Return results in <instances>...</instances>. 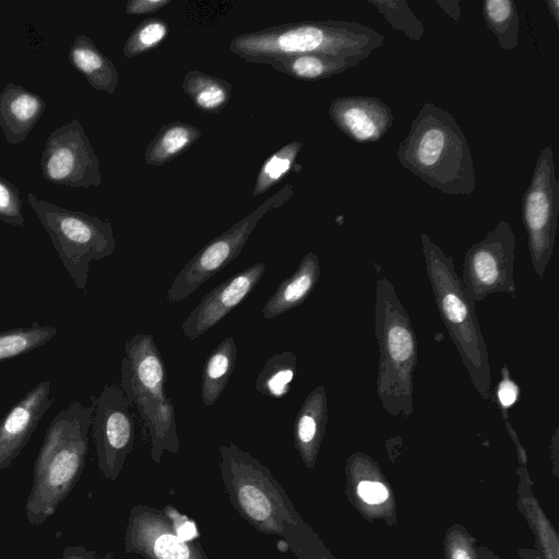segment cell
<instances>
[{
  "label": "cell",
  "instance_id": "9c48e42d",
  "mask_svg": "<svg viewBox=\"0 0 559 559\" xmlns=\"http://www.w3.org/2000/svg\"><path fill=\"white\" fill-rule=\"evenodd\" d=\"M521 209L531 263L537 277L543 278L555 247L559 211V183L551 146L544 147L537 156Z\"/></svg>",
  "mask_w": 559,
  "mask_h": 559
},
{
  "label": "cell",
  "instance_id": "ab89813d",
  "mask_svg": "<svg viewBox=\"0 0 559 559\" xmlns=\"http://www.w3.org/2000/svg\"><path fill=\"white\" fill-rule=\"evenodd\" d=\"M437 4L456 23L462 17L460 0H438Z\"/></svg>",
  "mask_w": 559,
  "mask_h": 559
},
{
  "label": "cell",
  "instance_id": "e0dca14e",
  "mask_svg": "<svg viewBox=\"0 0 559 559\" xmlns=\"http://www.w3.org/2000/svg\"><path fill=\"white\" fill-rule=\"evenodd\" d=\"M121 389L127 399L136 407L151 438V457L160 463L165 451L173 454L179 452L175 408L165 396H156L139 386L129 374L121 370Z\"/></svg>",
  "mask_w": 559,
  "mask_h": 559
},
{
  "label": "cell",
  "instance_id": "ee69618b",
  "mask_svg": "<svg viewBox=\"0 0 559 559\" xmlns=\"http://www.w3.org/2000/svg\"><path fill=\"white\" fill-rule=\"evenodd\" d=\"M546 4L550 14L552 15L557 27H559V1L558 0H547Z\"/></svg>",
  "mask_w": 559,
  "mask_h": 559
},
{
  "label": "cell",
  "instance_id": "30bf717a",
  "mask_svg": "<svg viewBox=\"0 0 559 559\" xmlns=\"http://www.w3.org/2000/svg\"><path fill=\"white\" fill-rule=\"evenodd\" d=\"M515 234L510 223L501 219L467 249L461 281L475 304L491 294L515 293Z\"/></svg>",
  "mask_w": 559,
  "mask_h": 559
},
{
  "label": "cell",
  "instance_id": "2e32d148",
  "mask_svg": "<svg viewBox=\"0 0 559 559\" xmlns=\"http://www.w3.org/2000/svg\"><path fill=\"white\" fill-rule=\"evenodd\" d=\"M329 115L347 138L356 143L381 140L393 123L391 108L372 96H342L333 99Z\"/></svg>",
  "mask_w": 559,
  "mask_h": 559
},
{
  "label": "cell",
  "instance_id": "4316f807",
  "mask_svg": "<svg viewBox=\"0 0 559 559\" xmlns=\"http://www.w3.org/2000/svg\"><path fill=\"white\" fill-rule=\"evenodd\" d=\"M183 93L203 112L224 109L231 98V84L218 76L199 70L188 71L181 84Z\"/></svg>",
  "mask_w": 559,
  "mask_h": 559
},
{
  "label": "cell",
  "instance_id": "ac0fdd59",
  "mask_svg": "<svg viewBox=\"0 0 559 559\" xmlns=\"http://www.w3.org/2000/svg\"><path fill=\"white\" fill-rule=\"evenodd\" d=\"M346 496L364 516H373L372 508L393 502L392 493L377 462L362 452L353 453L346 461Z\"/></svg>",
  "mask_w": 559,
  "mask_h": 559
},
{
  "label": "cell",
  "instance_id": "603a6c76",
  "mask_svg": "<svg viewBox=\"0 0 559 559\" xmlns=\"http://www.w3.org/2000/svg\"><path fill=\"white\" fill-rule=\"evenodd\" d=\"M321 266L318 255L308 252L297 270L284 280L262 309L265 319H274L304 304L320 278Z\"/></svg>",
  "mask_w": 559,
  "mask_h": 559
},
{
  "label": "cell",
  "instance_id": "5b68a950",
  "mask_svg": "<svg viewBox=\"0 0 559 559\" xmlns=\"http://www.w3.org/2000/svg\"><path fill=\"white\" fill-rule=\"evenodd\" d=\"M374 334L379 347L378 397L391 416L407 418L414 412L418 342L411 318L385 276H379L376 283Z\"/></svg>",
  "mask_w": 559,
  "mask_h": 559
},
{
  "label": "cell",
  "instance_id": "60d3db41",
  "mask_svg": "<svg viewBox=\"0 0 559 559\" xmlns=\"http://www.w3.org/2000/svg\"><path fill=\"white\" fill-rule=\"evenodd\" d=\"M506 427H507L513 442L516 444L518 460H519L520 465L526 466L527 456H526V452H525L524 448H522L514 429L512 428L510 423L507 420H506Z\"/></svg>",
  "mask_w": 559,
  "mask_h": 559
},
{
  "label": "cell",
  "instance_id": "cb8c5ba5",
  "mask_svg": "<svg viewBox=\"0 0 559 559\" xmlns=\"http://www.w3.org/2000/svg\"><path fill=\"white\" fill-rule=\"evenodd\" d=\"M69 61L96 91L109 95L116 92L119 73L112 61L106 57L85 34L76 35L69 49Z\"/></svg>",
  "mask_w": 559,
  "mask_h": 559
},
{
  "label": "cell",
  "instance_id": "7a4b0ae2",
  "mask_svg": "<svg viewBox=\"0 0 559 559\" xmlns=\"http://www.w3.org/2000/svg\"><path fill=\"white\" fill-rule=\"evenodd\" d=\"M385 38L369 26L347 21H306L242 33L229 43V50L251 63L271 62L299 55H323L356 67Z\"/></svg>",
  "mask_w": 559,
  "mask_h": 559
},
{
  "label": "cell",
  "instance_id": "f6af8a7d",
  "mask_svg": "<svg viewBox=\"0 0 559 559\" xmlns=\"http://www.w3.org/2000/svg\"><path fill=\"white\" fill-rule=\"evenodd\" d=\"M479 559H501L487 546L480 545L477 547Z\"/></svg>",
  "mask_w": 559,
  "mask_h": 559
},
{
  "label": "cell",
  "instance_id": "6da1fadb",
  "mask_svg": "<svg viewBox=\"0 0 559 559\" xmlns=\"http://www.w3.org/2000/svg\"><path fill=\"white\" fill-rule=\"evenodd\" d=\"M221 475L229 501L255 530L281 536L297 559H337L296 511L263 465L234 443L219 447Z\"/></svg>",
  "mask_w": 559,
  "mask_h": 559
},
{
  "label": "cell",
  "instance_id": "d6986e66",
  "mask_svg": "<svg viewBox=\"0 0 559 559\" xmlns=\"http://www.w3.org/2000/svg\"><path fill=\"white\" fill-rule=\"evenodd\" d=\"M46 106L37 93L8 83L0 93V128L7 142H23L43 116Z\"/></svg>",
  "mask_w": 559,
  "mask_h": 559
},
{
  "label": "cell",
  "instance_id": "52a82bcc",
  "mask_svg": "<svg viewBox=\"0 0 559 559\" xmlns=\"http://www.w3.org/2000/svg\"><path fill=\"white\" fill-rule=\"evenodd\" d=\"M26 201L47 231L76 288L86 294L91 261L107 258L116 249L110 222L61 207L33 192L27 194Z\"/></svg>",
  "mask_w": 559,
  "mask_h": 559
},
{
  "label": "cell",
  "instance_id": "f1b7e54d",
  "mask_svg": "<svg viewBox=\"0 0 559 559\" xmlns=\"http://www.w3.org/2000/svg\"><path fill=\"white\" fill-rule=\"evenodd\" d=\"M296 372L297 358L293 352L275 354L265 361L254 389L265 396L282 399L290 391Z\"/></svg>",
  "mask_w": 559,
  "mask_h": 559
},
{
  "label": "cell",
  "instance_id": "ffe728a7",
  "mask_svg": "<svg viewBox=\"0 0 559 559\" xmlns=\"http://www.w3.org/2000/svg\"><path fill=\"white\" fill-rule=\"evenodd\" d=\"M328 423V400L323 385L313 389L297 412L293 427L295 448L308 468H313Z\"/></svg>",
  "mask_w": 559,
  "mask_h": 559
},
{
  "label": "cell",
  "instance_id": "f35d334b",
  "mask_svg": "<svg viewBox=\"0 0 559 559\" xmlns=\"http://www.w3.org/2000/svg\"><path fill=\"white\" fill-rule=\"evenodd\" d=\"M60 559H115V557L111 552L99 555L83 546H69L64 548Z\"/></svg>",
  "mask_w": 559,
  "mask_h": 559
},
{
  "label": "cell",
  "instance_id": "44dd1931",
  "mask_svg": "<svg viewBox=\"0 0 559 559\" xmlns=\"http://www.w3.org/2000/svg\"><path fill=\"white\" fill-rule=\"evenodd\" d=\"M121 370L142 389L165 396L166 369L153 334L138 333L124 345Z\"/></svg>",
  "mask_w": 559,
  "mask_h": 559
},
{
  "label": "cell",
  "instance_id": "d4e9b609",
  "mask_svg": "<svg viewBox=\"0 0 559 559\" xmlns=\"http://www.w3.org/2000/svg\"><path fill=\"white\" fill-rule=\"evenodd\" d=\"M202 135L195 126L175 121L159 128L146 146L144 163L150 166H163L188 151Z\"/></svg>",
  "mask_w": 559,
  "mask_h": 559
},
{
  "label": "cell",
  "instance_id": "d590c367",
  "mask_svg": "<svg viewBox=\"0 0 559 559\" xmlns=\"http://www.w3.org/2000/svg\"><path fill=\"white\" fill-rule=\"evenodd\" d=\"M20 190L0 176V221L16 227H25Z\"/></svg>",
  "mask_w": 559,
  "mask_h": 559
},
{
  "label": "cell",
  "instance_id": "277c9868",
  "mask_svg": "<svg viewBox=\"0 0 559 559\" xmlns=\"http://www.w3.org/2000/svg\"><path fill=\"white\" fill-rule=\"evenodd\" d=\"M95 399L91 405L71 403L49 424L34 464L33 486L26 500V520L39 526L53 515L80 480L88 451Z\"/></svg>",
  "mask_w": 559,
  "mask_h": 559
},
{
  "label": "cell",
  "instance_id": "836d02e7",
  "mask_svg": "<svg viewBox=\"0 0 559 559\" xmlns=\"http://www.w3.org/2000/svg\"><path fill=\"white\" fill-rule=\"evenodd\" d=\"M390 23L392 29L401 31L408 38L418 41L424 34V24L404 0H368Z\"/></svg>",
  "mask_w": 559,
  "mask_h": 559
},
{
  "label": "cell",
  "instance_id": "4dcf8cb0",
  "mask_svg": "<svg viewBox=\"0 0 559 559\" xmlns=\"http://www.w3.org/2000/svg\"><path fill=\"white\" fill-rule=\"evenodd\" d=\"M57 333L55 326L37 322L29 326L0 331V364L43 346Z\"/></svg>",
  "mask_w": 559,
  "mask_h": 559
},
{
  "label": "cell",
  "instance_id": "f546056e",
  "mask_svg": "<svg viewBox=\"0 0 559 559\" xmlns=\"http://www.w3.org/2000/svg\"><path fill=\"white\" fill-rule=\"evenodd\" d=\"M483 14L488 28L504 51L518 46L519 15L514 1L486 0L483 2Z\"/></svg>",
  "mask_w": 559,
  "mask_h": 559
},
{
  "label": "cell",
  "instance_id": "ba28073f",
  "mask_svg": "<svg viewBox=\"0 0 559 559\" xmlns=\"http://www.w3.org/2000/svg\"><path fill=\"white\" fill-rule=\"evenodd\" d=\"M294 193L290 185L284 186L267 198L250 214L203 246L176 275L167 297L179 302L231 263L247 243L258 222L270 211L286 203Z\"/></svg>",
  "mask_w": 559,
  "mask_h": 559
},
{
  "label": "cell",
  "instance_id": "e575fe53",
  "mask_svg": "<svg viewBox=\"0 0 559 559\" xmlns=\"http://www.w3.org/2000/svg\"><path fill=\"white\" fill-rule=\"evenodd\" d=\"M444 559H479L475 537L461 524H452L443 538Z\"/></svg>",
  "mask_w": 559,
  "mask_h": 559
},
{
  "label": "cell",
  "instance_id": "9a60e30c",
  "mask_svg": "<svg viewBox=\"0 0 559 559\" xmlns=\"http://www.w3.org/2000/svg\"><path fill=\"white\" fill-rule=\"evenodd\" d=\"M50 381L37 383L0 420V471L9 467L27 444L51 407Z\"/></svg>",
  "mask_w": 559,
  "mask_h": 559
},
{
  "label": "cell",
  "instance_id": "8992f818",
  "mask_svg": "<svg viewBox=\"0 0 559 559\" xmlns=\"http://www.w3.org/2000/svg\"><path fill=\"white\" fill-rule=\"evenodd\" d=\"M426 273L440 318L459 352L472 384L481 399L491 397V371L475 302L468 297L454 267V260L423 233Z\"/></svg>",
  "mask_w": 559,
  "mask_h": 559
},
{
  "label": "cell",
  "instance_id": "484cf974",
  "mask_svg": "<svg viewBox=\"0 0 559 559\" xmlns=\"http://www.w3.org/2000/svg\"><path fill=\"white\" fill-rule=\"evenodd\" d=\"M237 346L233 336L224 338L209 355L202 370L201 397L212 406L222 395L233 373Z\"/></svg>",
  "mask_w": 559,
  "mask_h": 559
},
{
  "label": "cell",
  "instance_id": "4fadbf2b",
  "mask_svg": "<svg viewBox=\"0 0 559 559\" xmlns=\"http://www.w3.org/2000/svg\"><path fill=\"white\" fill-rule=\"evenodd\" d=\"M124 550L146 559H209L198 540L178 533L166 510L146 504H136L130 510Z\"/></svg>",
  "mask_w": 559,
  "mask_h": 559
},
{
  "label": "cell",
  "instance_id": "83f0119b",
  "mask_svg": "<svg viewBox=\"0 0 559 559\" xmlns=\"http://www.w3.org/2000/svg\"><path fill=\"white\" fill-rule=\"evenodd\" d=\"M275 71L300 81H318L345 72L354 66L323 55H299L271 62Z\"/></svg>",
  "mask_w": 559,
  "mask_h": 559
},
{
  "label": "cell",
  "instance_id": "74e56055",
  "mask_svg": "<svg viewBox=\"0 0 559 559\" xmlns=\"http://www.w3.org/2000/svg\"><path fill=\"white\" fill-rule=\"evenodd\" d=\"M170 0H129L124 12L129 15L153 14L168 5Z\"/></svg>",
  "mask_w": 559,
  "mask_h": 559
},
{
  "label": "cell",
  "instance_id": "7c38bea8",
  "mask_svg": "<svg viewBox=\"0 0 559 559\" xmlns=\"http://www.w3.org/2000/svg\"><path fill=\"white\" fill-rule=\"evenodd\" d=\"M130 401L117 385H105L95 399L92 432L97 464L103 476L116 480L132 452L135 426L130 413Z\"/></svg>",
  "mask_w": 559,
  "mask_h": 559
},
{
  "label": "cell",
  "instance_id": "5bb4252c",
  "mask_svg": "<svg viewBox=\"0 0 559 559\" xmlns=\"http://www.w3.org/2000/svg\"><path fill=\"white\" fill-rule=\"evenodd\" d=\"M264 271L265 264L258 262L214 287L182 322L183 334L195 340L216 325L250 295Z\"/></svg>",
  "mask_w": 559,
  "mask_h": 559
},
{
  "label": "cell",
  "instance_id": "d6a6232c",
  "mask_svg": "<svg viewBox=\"0 0 559 559\" xmlns=\"http://www.w3.org/2000/svg\"><path fill=\"white\" fill-rule=\"evenodd\" d=\"M169 33L167 23L158 17L141 21L126 39L122 52L131 59L142 55L164 41Z\"/></svg>",
  "mask_w": 559,
  "mask_h": 559
},
{
  "label": "cell",
  "instance_id": "8fae6325",
  "mask_svg": "<svg viewBox=\"0 0 559 559\" xmlns=\"http://www.w3.org/2000/svg\"><path fill=\"white\" fill-rule=\"evenodd\" d=\"M40 169L47 181L70 188L98 187L103 181L98 157L76 118L50 132Z\"/></svg>",
  "mask_w": 559,
  "mask_h": 559
},
{
  "label": "cell",
  "instance_id": "3957f363",
  "mask_svg": "<svg viewBox=\"0 0 559 559\" xmlns=\"http://www.w3.org/2000/svg\"><path fill=\"white\" fill-rule=\"evenodd\" d=\"M396 156L405 169L442 193L469 195L475 191V167L466 136L455 118L432 103L421 106Z\"/></svg>",
  "mask_w": 559,
  "mask_h": 559
},
{
  "label": "cell",
  "instance_id": "7bdbcfd3",
  "mask_svg": "<svg viewBox=\"0 0 559 559\" xmlns=\"http://www.w3.org/2000/svg\"><path fill=\"white\" fill-rule=\"evenodd\" d=\"M518 555L521 559H544L543 556L535 548H519Z\"/></svg>",
  "mask_w": 559,
  "mask_h": 559
},
{
  "label": "cell",
  "instance_id": "8d00e7d4",
  "mask_svg": "<svg viewBox=\"0 0 559 559\" xmlns=\"http://www.w3.org/2000/svg\"><path fill=\"white\" fill-rule=\"evenodd\" d=\"M501 373L502 379L497 385L496 396L498 404L502 408V412L504 414L506 411L518 401L519 386L510 377L507 366H503Z\"/></svg>",
  "mask_w": 559,
  "mask_h": 559
},
{
  "label": "cell",
  "instance_id": "b9f144b4",
  "mask_svg": "<svg viewBox=\"0 0 559 559\" xmlns=\"http://www.w3.org/2000/svg\"><path fill=\"white\" fill-rule=\"evenodd\" d=\"M551 457H552V474L555 477H558V429L555 430V433L551 439Z\"/></svg>",
  "mask_w": 559,
  "mask_h": 559
},
{
  "label": "cell",
  "instance_id": "7402d4cb",
  "mask_svg": "<svg viewBox=\"0 0 559 559\" xmlns=\"http://www.w3.org/2000/svg\"><path fill=\"white\" fill-rule=\"evenodd\" d=\"M516 508L526 520L535 538V549L544 559H559V537L533 491L526 466L516 469Z\"/></svg>",
  "mask_w": 559,
  "mask_h": 559
},
{
  "label": "cell",
  "instance_id": "1f68e13d",
  "mask_svg": "<svg viewBox=\"0 0 559 559\" xmlns=\"http://www.w3.org/2000/svg\"><path fill=\"white\" fill-rule=\"evenodd\" d=\"M301 148L302 142L293 140L269 156L258 173L251 197H259L284 180L293 171Z\"/></svg>",
  "mask_w": 559,
  "mask_h": 559
}]
</instances>
